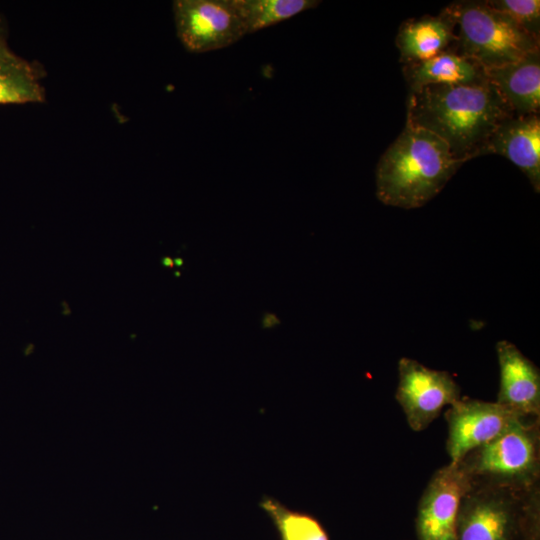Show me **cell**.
Here are the masks:
<instances>
[{
	"label": "cell",
	"mask_w": 540,
	"mask_h": 540,
	"mask_svg": "<svg viewBox=\"0 0 540 540\" xmlns=\"http://www.w3.org/2000/svg\"><path fill=\"white\" fill-rule=\"evenodd\" d=\"M514 114L487 81L477 85H427L410 91L406 125L440 138L463 164L483 156L496 127Z\"/></svg>",
	"instance_id": "6da1fadb"
},
{
	"label": "cell",
	"mask_w": 540,
	"mask_h": 540,
	"mask_svg": "<svg viewBox=\"0 0 540 540\" xmlns=\"http://www.w3.org/2000/svg\"><path fill=\"white\" fill-rule=\"evenodd\" d=\"M462 165L436 135L405 125L377 163L376 196L388 206L422 207L441 192Z\"/></svg>",
	"instance_id": "7a4b0ae2"
},
{
	"label": "cell",
	"mask_w": 540,
	"mask_h": 540,
	"mask_svg": "<svg viewBox=\"0 0 540 540\" xmlns=\"http://www.w3.org/2000/svg\"><path fill=\"white\" fill-rule=\"evenodd\" d=\"M473 484L527 491L540 481V418L517 419L458 462Z\"/></svg>",
	"instance_id": "3957f363"
},
{
	"label": "cell",
	"mask_w": 540,
	"mask_h": 540,
	"mask_svg": "<svg viewBox=\"0 0 540 540\" xmlns=\"http://www.w3.org/2000/svg\"><path fill=\"white\" fill-rule=\"evenodd\" d=\"M445 8L457 30L453 50L485 70L515 62L540 48V39L491 8L486 1H455Z\"/></svg>",
	"instance_id": "277c9868"
},
{
	"label": "cell",
	"mask_w": 540,
	"mask_h": 540,
	"mask_svg": "<svg viewBox=\"0 0 540 540\" xmlns=\"http://www.w3.org/2000/svg\"><path fill=\"white\" fill-rule=\"evenodd\" d=\"M527 491L472 483L460 503L455 540H520Z\"/></svg>",
	"instance_id": "5b68a950"
},
{
	"label": "cell",
	"mask_w": 540,
	"mask_h": 540,
	"mask_svg": "<svg viewBox=\"0 0 540 540\" xmlns=\"http://www.w3.org/2000/svg\"><path fill=\"white\" fill-rule=\"evenodd\" d=\"M173 14L178 38L192 53L223 49L247 35L236 0H176Z\"/></svg>",
	"instance_id": "8992f818"
},
{
	"label": "cell",
	"mask_w": 540,
	"mask_h": 540,
	"mask_svg": "<svg viewBox=\"0 0 540 540\" xmlns=\"http://www.w3.org/2000/svg\"><path fill=\"white\" fill-rule=\"evenodd\" d=\"M398 377L395 397L413 431L425 430L445 406L461 399L460 387L449 372L430 369L414 359L399 360Z\"/></svg>",
	"instance_id": "52a82bcc"
},
{
	"label": "cell",
	"mask_w": 540,
	"mask_h": 540,
	"mask_svg": "<svg viewBox=\"0 0 540 540\" xmlns=\"http://www.w3.org/2000/svg\"><path fill=\"white\" fill-rule=\"evenodd\" d=\"M472 481L459 463H448L434 472L417 506L418 540H455L460 503Z\"/></svg>",
	"instance_id": "ba28073f"
},
{
	"label": "cell",
	"mask_w": 540,
	"mask_h": 540,
	"mask_svg": "<svg viewBox=\"0 0 540 540\" xmlns=\"http://www.w3.org/2000/svg\"><path fill=\"white\" fill-rule=\"evenodd\" d=\"M450 463L460 462L469 452L492 441L517 419L497 402L461 398L444 414Z\"/></svg>",
	"instance_id": "9c48e42d"
},
{
	"label": "cell",
	"mask_w": 540,
	"mask_h": 540,
	"mask_svg": "<svg viewBox=\"0 0 540 540\" xmlns=\"http://www.w3.org/2000/svg\"><path fill=\"white\" fill-rule=\"evenodd\" d=\"M500 386L496 402L521 419L540 418V372L513 343L496 344Z\"/></svg>",
	"instance_id": "30bf717a"
},
{
	"label": "cell",
	"mask_w": 540,
	"mask_h": 540,
	"mask_svg": "<svg viewBox=\"0 0 540 540\" xmlns=\"http://www.w3.org/2000/svg\"><path fill=\"white\" fill-rule=\"evenodd\" d=\"M496 154L515 164L528 178L535 192L540 191L539 114L510 116L491 134L483 156Z\"/></svg>",
	"instance_id": "8fae6325"
},
{
	"label": "cell",
	"mask_w": 540,
	"mask_h": 540,
	"mask_svg": "<svg viewBox=\"0 0 540 540\" xmlns=\"http://www.w3.org/2000/svg\"><path fill=\"white\" fill-rule=\"evenodd\" d=\"M485 71L488 81L515 116L539 114L540 48L515 62Z\"/></svg>",
	"instance_id": "7c38bea8"
},
{
	"label": "cell",
	"mask_w": 540,
	"mask_h": 540,
	"mask_svg": "<svg viewBox=\"0 0 540 540\" xmlns=\"http://www.w3.org/2000/svg\"><path fill=\"white\" fill-rule=\"evenodd\" d=\"M457 41L456 25L444 8L436 16L409 19L401 24L396 46L402 64L430 59L446 50L454 49Z\"/></svg>",
	"instance_id": "4fadbf2b"
},
{
	"label": "cell",
	"mask_w": 540,
	"mask_h": 540,
	"mask_svg": "<svg viewBox=\"0 0 540 540\" xmlns=\"http://www.w3.org/2000/svg\"><path fill=\"white\" fill-rule=\"evenodd\" d=\"M403 75L409 91L427 85H477L488 81L485 69L453 49L430 59L403 64Z\"/></svg>",
	"instance_id": "5bb4252c"
},
{
	"label": "cell",
	"mask_w": 540,
	"mask_h": 540,
	"mask_svg": "<svg viewBox=\"0 0 540 540\" xmlns=\"http://www.w3.org/2000/svg\"><path fill=\"white\" fill-rule=\"evenodd\" d=\"M40 69L12 52L0 37V104L39 103L45 99Z\"/></svg>",
	"instance_id": "9a60e30c"
},
{
	"label": "cell",
	"mask_w": 540,
	"mask_h": 540,
	"mask_svg": "<svg viewBox=\"0 0 540 540\" xmlns=\"http://www.w3.org/2000/svg\"><path fill=\"white\" fill-rule=\"evenodd\" d=\"M247 34L257 32L320 4L317 0H236Z\"/></svg>",
	"instance_id": "2e32d148"
},
{
	"label": "cell",
	"mask_w": 540,
	"mask_h": 540,
	"mask_svg": "<svg viewBox=\"0 0 540 540\" xmlns=\"http://www.w3.org/2000/svg\"><path fill=\"white\" fill-rule=\"evenodd\" d=\"M260 506L274 523L281 540H329L323 526L311 515L291 510L266 496Z\"/></svg>",
	"instance_id": "e0dca14e"
},
{
	"label": "cell",
	"mask_w": 540,
	"mask_h": 540,
	"mask_svg": "<svg viewBox=\"0 0 540 540\" xmlns=\"http://www.w3.org/2000/svg\"><path fill=\"white\" fill-rule=\"evenodd\" d=\"M486 3L509 17L527 33L540 39L539 0H486Z\"/></svg>",
	"instance_id": "ac0fdd59"
},
{
	"label": "cell",
	"mask_w": 540,
	"mask_h": 540,
	"mask_svg": "<svg viewBox=\"0 0 540 540\" xmlns=\"http://www.w3.org/2000/svg\"><path fill=\"white\" fill-rule=\"evenodd\" d=\"M520 540H540V488L526 492L520 517Z\"/></svg>",
	"instance_id": "d6986e66"
},
{
	"label": "cell",
	"mask_w": 540,
	"mask_h": 540,
	"mask_svg": "<svg viewBox=\"0 0 540 540\" xmlns=\"http://www.w3.org/2000/svg\"><path fill=\"white\" fill-rule=\"evenodd\" d=\"M280 324L279 318L273 313H265L262 317V327L272 328Z\"/></svg>",
	"instance_id": "ffe728a7"
},
{
	"label": "cell",
	"mask_w": 540,
	"mask_h": 540,
	"mask_svg": "<svg viewBox=\"0 0 540 540\" xmlns=\"http://www.w3.org/2000/svg\"><path fill=\"white\" fill-rule=\"evenodd\" d=\"M164 264L166 266L172 267L173 266V261L170 258H165L164 259Z\"/></svg>",
	"instance_id": "44dd1931"
},
{
	"label": "cell",
	"mask_w": 540,
	"mask_h": 540,
	"mask_svg": "<svg viewBox=\"0 0 540 540\" xmlns=\"http://www.w3.org/2000/svg\"><path fill=\"white\" fill-rule=\"evenodd\" d=\"M1 36H4V33H3V26H2V20L0 18V37Z\"/></svg>",
	"instance_id": "7402d4cb"
}]
</instances>
